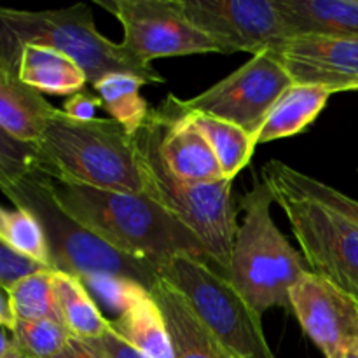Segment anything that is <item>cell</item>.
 <instances>
[{
	"mask_svg": "<svg viewBox=\"0 0 358 358\" xmlns=\"http://www.w3.org/2000/svg\"><path fill=\"white\" fill-rule=\"evenodd\" d=\"M51 184L56 201L72 219L122 254L156 266L159 273L182 254L212 262L205 245L147 196L101 191L55 178Z\"/></svg>",
	"mask_w": 358,
	"mask_h": 358,
	"instance_id": "cell-1",
	"label": "cell"
},
{
	"mask_svg": "<svg viewBox=\"0 0 358 358\" xmlns=\"http://www.w3.org/2000/svg\"><path fill=\"white\" fill-rule=\"evenodd\" d=\"M24 45H44L70 56L84 70L91 86L108 73H129L147 84L164 83L154 65L100 34L87 3L49 10L0 6V70L17 77Z\"/></svg>",
	"mask_w": 358,
	"mask_h": 358,
	"instance_id": "cell-2",
	"label": "cell"
},
{
	"mask_svg": "<svg viewBox=\"0 0 358 358\" xmlns=\"http://www.w3.org/2000/svg\"><path fill=\"white\" fill-rule=\"evenodd\" d=\"M41 171L55 180L143 194L135 135L110 117L77 121L58 110L35 143Z\"/></svg>",
	"mask_w": 358,
	"mask_h": 358,
	"instance_id": "cell-3",
	"label": "cell"
},
{
	"mask_svg": "<svg viewBox=\"0 0 358 358\" xmlns=\"http://www.w3.org/2000/svg\"><path fill=\"white\" fill-rule=\"evenodd\" d=\"M2 192L14 206L37 217L48 238L55 271L73 275L83 282H135L149 290L161 278L156 266L122 254L72 219L56 201L51 177L44 171H31Z\"/></svg>",
	"mask_w": 358,
	"mask_h": 358,
	"instance_id": "cell-4",
	"label": "cell"
},
{
	"mask_svg": "<svg viewBox=\"0 0 358 358\" xmlns=\"http://www.w3.org/2000/svg\"><path fill=\"white\" fill-rule=\"evenodd\" d=\"M273 203L271 189L262 178L240 199L245 217L231 257L229 280L261 317L276 306L290 310V290L308 271L303 254L273 220Z\"/></svg>",
	"mask_w": 358,
	"mask_h": 358,
	"instance_id": "cell-5",
	"label": "cell"
},
{
	"mask_svg": "<svg viewBox=\"0 0 358 358\" xmlns=\"http://www.w3.org/2000/svg\"><path fill=\"white\" fill-rule=\"evenodd\" d=\"M135 138L145 187L143 196L159 203L180 220L205 245L215 268L229 278L238 231L236 210L231 198L234 180L184 182L173 177L157 154L156 129L150 114L145 124L135 133Z\"/></svg>",
	"mask_w": 358,
	"mask_h": 358,
	"instance_id": "cell-6",
	"label": "cell"
},
{
	"mask_svg": "<svg viewBox=\"0 0 358 358\" xmlns=\"http://www.w3.org/2000/svg\"><path fill=\"white\" fill-rule=\"evenodd\" d=\"M206 327L236 358H276L262 329V317L229 278L210 262L182 254L161 268Z\"/></svg>",
	"mask_w": 358,
	"mask_h": 358,
	"instance_id": "cell-7",
	"label": "cell"
},
{
	"mask_svg": "<svg viewBox=\"0 0 358 358\" xmlns=\"http://www.w3.org/2000/svg\"><path fill=\"white\" fill-rule=\"evenodd\" d=\"M261 177L285 213L310 271L327 278L358 304V227L297 192L266 166Z\"/></svg>",
	"mask_w": 358,
	"mask_h": 358,
	"instance_id": "cell-8",
	"label": "cell"
},
{
	"mask_svg": "<svg viewBox=\"0 0 358 358\" xmlns=\"http://www.w3.org/2000/svg\"><path fill=\"white\" fill-rule=\"evenodd\" d=\"M292 84V77L275 52L264 51L203 93L182 100V105L191 112L233 122L257 142L273 105Z\"/></svg>",
	"mask_w": 358,
	"mask_h": 358,
	"instance_id": "cell-9",
	"label": "cell"
},
{
	"mask_svg": "<svg viewBox=\"0 0 358 358\" xmlns=\"http://www.w3.org/2000/svg\"><path fill=\"white\" fill-rule=\"evenodd\" d=\"M122 27L121 44L142 62L220 52L213 38L189 21L180 0H98Z\"/></svg>",
	"mask_w": 358,
	"mask_h": 358,
	"instance_id": "cell-10",
	"label": "cell"
},
{
	"mask_svg": "<svg viewBox=\"0 0 358 358\" xmlns=\"http://www.w3.org/2000/svg\"><path fill=\"white\" fill-rule=\"evenodd\" d=\"M185 16L222 55L275 51L296 37L278 0H180Z\"/></svg>",
	"mask_w": 358,
	"mask_h": 358,
	"instance_id": "cell-11",
	"label": "cell"
},
{
	"mask_svg": "<svg viewBox=\"0 0 358 358\" xmlns=\"http://www.w3.org/2000/svg\"><path fill=\"white\" fill-rule=\"evenodd\" d=\"M290 310L325 358L358 341V304L324 276L308 269L289 294Z\"/></svg>",
	"mask_w": 358,
	"mask_h": 358,
	"instance_id": "cell-12",
	"label": "cell"
},
{
	"mask_svg": "<svg viewBox=\"0 0 358 358\" xmlns=\"http://www.w3.org/2000/svg\"><path fill=\"white\" fill-rule=\"evenodd\" d=\"M273 52L296 84L358 91V37L296 35Z\"/></svg>",
	"mask_w": 358,
	"mask_h": 358,
	"instance_id": "cell-13",
	"label": "cell"
},
{
	"mask_svg": "<svg viewBox=\"0 0 358 358\" xmlns=\"http://www.w3.org/2000/svg\"><path fill=\"white\" fill-rule=\"evenodd\" d=\"M157 154L173 177L184 182L222 180L217 157L203 133L192 124L180 98L168 94L150 110Z\"/></svg>",
	"mask_w": 358,
	"mask_h": 358,
	"instance_id": "cell-14",
	"label": "cell"
},
{
	"mask_svg": "<svg viewBox=\"0 0 358 358\" xmlns=\"http://www.w3.org/2000/svg\"><path fill=\"white\" fill-rule=\"evenodd\" d=\"M117 304L121 313L110 327L122 341L147 358H175L166 320L149 289L135 282L117 283Z\"/></svg>",
	"mask_w": 358,
	"mask_h": 358,
	"instance_id": "cell-15",
	"label": "cell"
},
{
	"mask_svg": "<svg viewBox=\"0 0 358 358\" xmlns=\"http://www.w3.org/2000/svg\"><path fill=\"white\" fill-rule=\"evenodd\" d=\"M150 294L166 320L175 358H236L196 315L184 294L161 276Z\"/></svg>",
	"mask_w": 358,
	"mask_h": 358,
	"instance_id": "cell-16",
	"label": "cell"
},
{
	"mask_svg": "<svg viewBox=\"0 0 358 358\" xmlns=\"http://www.w3.org/2000/svg\"><path fill=\"white\" fill-rule=\"evenodd\" d=\"M58 110L20 77L0 70V129L14 140L35 145Z\"/></svg>",
	"mask_w": 358,
	"mask_h": 358,
	"instance_id": "cell-17",
	"label": "cell"
},
{
	"mask_svg": "<svg viewBox=\"0 0 358 358\" xmlns=\"http://www.w3.org/2000/svg\"><path fill=\"white\" fill-rule=\"evenodd\" d=\"M17 77L38 93L66 98L90 84L76 59L44 45H24L17 62Z\"/></svg>",
	"mask_w": 358,
	"mask_h": 358,
	"instance_id": "cell-18",
	"label": "cell"
},
{
	"mask_svg": "<svg viewBox=\"0 0 358 358\" xmlns=\"http://www.w3.org/2000/svg\"><path fill=\"white\" fill-rule=\"evenodd\" d=\"M332 94L327 87L294 83L273 105L257 135V145L299 135L317 121Z\"/></svg>",
	"mask_w": 358,
	"mask_h": 358,
	"instance_id": "cell-19",
	"label": "cell"
},
{
	"mask_svg": "<svg viewBox=\"0 0 358 358\" xmlns=\"http://www.w3.org/2000/svg\"><path fill=\"white\" fill-rule=\"evenodd\" d=\"M294 35L358 37V0H278Z\"/></svg>",
	"mask_w": 358,
	"mask_h": 358,
	"instance_id": "cell-20",
	"label": "cell"
},
{
	"mask_svg": "<svg viewBox=\"0 0 358 358\" xmlns=\"http://www.w3.org/2000/svg\"><path fill=\"white\" fill-rule=\"evenodd\" d=\"M52 287H55L59 322L65 325L72 338L87 341V339L100 338L110 331V322L101 315L100 308L90 296L83 280L73 275L55 271Z\"/></svg>",
	"mask_w": 358,
	"mask_h": 358,
	"instance_id": "cell-21",
	"label": "cell"
},
{
	"mask_svg": "<svg viewBox=\"0 0 358 358\" xmlns=\"http://www.w3.org/2000/svg\"><path fill=\"white\" fill-rule=\"evenodd\" d=\"M187 114L192 124L203 133L206 142L212 147L220 171H222V177L227 180H234L236 175L243 168H247L252 161L254 150L257 147L255 136H252L250 133H247L243 128L233 124V122L222 121V119L212 117V115L198 114V112L191 110H187Z\"/></svg>",
	"mask_w": 358,
	"mask_h": 358,
	"instance_id": "cell-22",
	"label": "cell"
},
{
	"mask_svg": "<svg viewBox=\"0 0 358 358\" xmlns=\"http://www.w3.org/2000/svg\"><path fill=\"white\" fill-rule=\"evenodd\" d=\"M145 84V80L129 73H108L91 87L101 98L105 112L110 114V119L135 135L150 114L149 105L140 93Z\"/></svg>",
	"mask_w": 358,
	"mask_h": 358,
	"instance_id": "cell-23",
	"label": "cell"
},
{
	"mask_svg": "<svg viewBox=\"0 0 358 358\" xmlns=\"http://www.w3.org/2000/svg\"><path fill=\"white\" fill-rule=\"evenodd\" d=\"M0 241L16 254L52 269L48 238L37 217L28 210L0 205Z\"/></svg>",
	"mask_w": 358,
	"mask_h": 358,
	"instance_id": "cell-24",
	"label": "cell"
},
{
	"mask_svg": "<svg viewBox=\"0 0 358 358\" xmlns=\"http://www.w3.org/2000/svg\"><path fill=\"white\" fill-rule=\"evenodd\" d=\"M52 276L55 269H41L17 280L7 289L16 320H42V318L59 320Z\"/></svg>",
	"mask_w": 358,
	"mask_h": 358,
	"instance_id": "cell-25",
	"label": "cell"
},
{
	"mask_svg": "<svg viewBox=\"0 0 358 358\" xmlns=\"http://www.w3.org/2000/svg\"><path fill=\"white\" fill-rule=\"evenodd\" d=\"M264 166L269 171H273L276 177L282 178L285 184H289L290 187L296 189L297 192L310 196L311 199L327 206L329 210H332V212H336L343 219H346L353 226L358 227V199L338 191L336 187L311 177V175H306L303 171L296 170V168L289 166V164L280 159L268 161Z\"/></svg>",
	"mask_w": 358,
	"mask_h": 358,
	"instance_id": "cell-26",
	"label": "cell"
},
{
	"mask_svg": "<svg viewBox=\"0 0 358 358\" xmlns=\"http://www.w3.org/2000/svg\"><path fill=\"white\" fill-rule=\"evenodd\" d=\"M10 334L17 352L28 358L56 357L72 338L58 318L16 320Z\"/></svg>",
	"mask_w": 358,
	"mask_h": 358,
	"instance_id": "cell-27",
	"label": "cell"
},
{
	"mask_svg": "<svg viewBox=\"0 0 358 358\" xmlns=\"http://www.w3.org/2000/svg\"><path fill=\"white\" fill-rule=\"evenodd\" d=\"M35 170H41L37 147L17 142L0 129V191L14 185Z\"/></svg>",
	"mask_w": 358,
	"mask_h": 358,
	"instance_id": "cell-28",
	"label": "cell"
},
{
	"mask_svg": "<svg viewBox=\"0 0 358 358\" xmlns=\"http://www.w3.org/2000/svg\"><path fill=\"white\" fill-rule=\"evenodd\" d=\"M41 269L48 268L16 254V252L10 250L7 245L0 241V285L9 289L17 280L24 278V276L31 275V273L41 271Z\"/></svg>",
	"mask_w": 358,
	"mask_h": 358,
	"instance_id": "cell-29",
	"label": "cell"
},
{
	"mask_svg": "<svg viewBox=\"0 0 358 358\" xmlns=\"http://www.w3.org/2000/svg\"><path fill=\"white\" fill-rule=\"evenodd\" d=\"M83 343L100 358H147L138 350L122 341L112 329L105 332L103 336H100V338L87 339V341Z\"/></svg>",
	"mask_w": 358,
	"mask_h": 358,
	"instance_id": "cell-30",
	"label": "cell"
},
{
	"mask_svg": "<svg viewBox=\"0 0 358 358\" xmlns=\"http://www.w3.org/2000/svg\"><path fill=\"white\" fill-rule=\"evenodd\" d=\"M100 107H103L101 98L96 93L93 94L91 91L83 90L66 98L62 110L77 121H91V119H96V110Z\"/></svg>",
	"mask_w": 358,
	"mask_h": 358,
	"instance_id": "cell-31",
	"label": "cell"
},
{
	"mask_svg": "<svg viewBox=\"0 0 358 358\" xmlns=\"http://www.w3.org/2000/svg\"><path fill=\"white\" fill-rule=\"evenodd\" d=\"M52 358H100L96 353L91 352L86 345H84L80 339L70 338V341L66 343L65 348Z\"/></svg>",
	"mask_w": 358,
	"mask_h": 358,
	"instance_id": "cell-32",
	"label": "cell"
},
{
	"mask_svg": "<svg viewBox=\"0 0 358 358\" xmlns=\"http://www.w3.org/2000/svg\"><path fill=\"white\" fill-rule=\"evenodd\" d=\"M14 325H16V317H14L13 308H10L9 294H7L6 287L0 285V327L13 331Z\"/></svg>",
	"mask_w": 358,
	"mask_h": 358,
	"instance_id": "cell-33",
	"label": "cell"
},
{
	"mask_svg": "<svg viewBox=\"0 0 358 358\" xmlns=\"http://www.w3.org/2000/svg\"><path fill=\"white\" fill-rule=\"evenodd\" d=\"M16 346H14L13 338L6 334V329L0 327V358H13Z\"/></svg>",
	"mask_w": 358,
	"mask_h": 358,
	"instance_id": "cell-34",
	"label": "cell"
},
{
	"mask_svg": "<svg viewBox=\"0 0 358 358\" xmlns=\"http://www.w3.org/2000/svg\"><path fill=\"white\" fill-rule=\"evenodd\" d=\"M334 358H358V341L352 343L346 348H343Z\"/></svg>",
	"mask_w": 358,
	"mask_h": 358,
	"instance_id": "cell-35",
	"label": "cell"
},
{
	"mask_svg": "<svg viewBox=\"0 0 358 358\" xmlns=\"http://www.w3.org/2000/svg\"><path fill=\"white\" fill-rule=\"evenodd\" d=\"M13 358H28V357H27V355H23V353H21V352H17V348H16V352H14Z\"/></svg>",
	"mask_w": 358,
	"mask_h": 358,
	"instance_id": "cell-36",
	"label": "cell"
}]
</instances>
